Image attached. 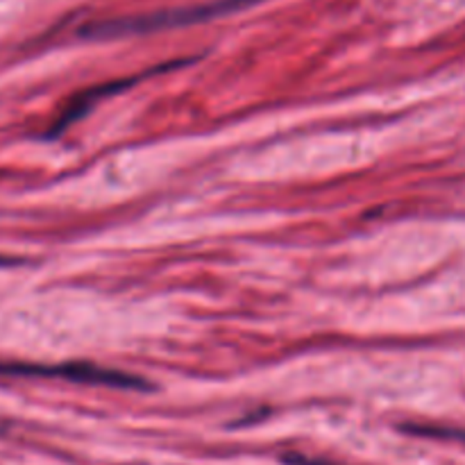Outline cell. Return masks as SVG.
I'll list each match as a JSON object with an SVG mask.
<instances>
[{
	"label": "cell",
	"instance_id": "obj_2",
	"mask_svg": "<svg viewBox=\"0 0 465 465\" xmlns=\"http://www.w3.org/2000/svg\"><path fill=\"white\" fill-rule=\"evenodd\" d=\"M0 375L9 377H48V380H66L75 384L114 386V389H150L145 380L127 372L109 371L94 363H59V366H39V363L0 361Z\"/></svg>",
	"mask_w": 465,
	"mask_h": 465
},
{
	"label": "cell",
	"instance_id": "obj_6",
	"mask_svg": "<svg viewBox=\"0 0 465 465\" xmlns=\"http://www.w3.org/2000/svg\"><path fill=\"white\" fill-rule=\"evenodd\" d=\"M7 263H12V259H0V266H7Z\"/></svg>",
	"mask_w": 465,
	"mask_h": 465
},
{
	"label": "cell",
	"instance_id": "obj_3",
	"mask_svg": "<svg viewBox=\"0 0 465 465\" xmlns=\"http://www.w3.org/2000/svg\"><path fill=\"white\" fill-rule=\"evenodd\" d=\"M162 68L163 66L153 68V71L145 73V75H153V73L162 71ZM145 75L130 77V80H118V82H112V84H100V86H95V89H86V91H82V94L73 95V98L66 103V107H64V112L59 114L57 121L53 123V127H50L48 134H45V136H59L64 130H66L68 125H73L77 118L84 116V114L89 112V109L94 107V104L98 103L100 98H104V95H109V94H116V91H121V89H127V86L134 84V82L143 80Z\"/></svg>",
	"mask_w": 465,
	"mask_h": 465
},
{
	"label": "cell",
	"instance_id": "obj_5",
	"mask_svg": "<svg viewBox=\"0 0 465 465\" xmlns=\"http://www.w3.org/2000/svg\"><path fill=\"white\" fill-rule=\"evenodd\" d=\"M282 461L286 465H341L334 461H327V459H318V457H307V454H298V452H289L282 457Z\"/></svg>",
	"mask_w": 465,
	"mask_h": 465
},
{
	"label": "cell",
	"instance_id": "obj_1",
	"mask_svg": "<svg viewBox=\"0 0 465 465\" xmlns=\"http://www.w3.org/2000/svg\"><path fill=\"white\" fill-rule=\"evenodd\" d=\"M262 0H213V3L193 5V7L166 9V12L143 14V16H125V18H109V21H94L80 30L86 39H114V36H130V35H150V32L168 30V27L193 25V23L212 21V18L227 16L239 9L252 7Z\"/></svg>",
	"mask_w": 465,
	"mask_h": 465
},
{
	"label": "cell",
	"instance_id": "obj_4",
	"mask_svg": "<svg viewBox=\"0 0 465 465\" xmlns=\"http://www.w3.org/2000/svg\"><path fill=\"white\" fill-rule=\"evenodd\" d=\"M400 431L411 436H422V439L436 440H454V443L465 445V430L459 427H443V425H422V422H404L398 427Z\"/></svg>",
	"mask_w": 465,
	"mask_h": 465
}]
</instances>
